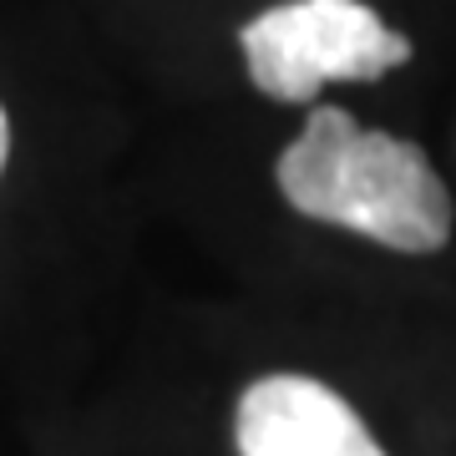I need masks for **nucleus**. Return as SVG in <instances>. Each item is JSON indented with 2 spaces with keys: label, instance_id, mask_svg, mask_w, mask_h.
<instances>
[{
  "label": "nucleus",
  "instance_id": "obj_1",
  "mask_svg": "<svg viewBox=\"0 0 456 456\" xmlns=\"http://www.w3.org/2000/svg\"><path fill=\"white\" fill-rule=\"evenodd\" d=\"M279 193L294 213L355 228L401 254H436L452 239L446 183L416 142L365 132L345 107H314L279 158Z\"/></svg>",
  "mask_w": 456,
  "mask_h": 456
},
{
  "label": "nucleus",
  "instance_id": "obj_2",
  "mask_svg": "<svg viewBox=\"0 0 456 456\" xmlns=\"http://www.w3.org/2000/svg\"><path fill=\"white\" fill-rule=\"evenodd\" d=\"M248 77L274 102H310L325 82H375L411 61V41L365 0H289L239 31Z\"/></svg>",
  "mask_w": 456,
  "mask_h": 456
},
{
  "label": "nucleus",
  "instance_id": "obj_3",
  "mask_svg": "<svg viewBox=\"0 0 456 456\" xmlns=\"http://www.w3.org/2000/svg\"><path fill=\"white\" fill-rule=\"evenodd\" d=\"M244 456H386L340 395L310 375H264L239 401Z\"/></svg>",
  "mask_w": 456,
  "mask_h": 456
},
{
  "label": "nucleus",
  "instance_id": "obj_4",
  "mask_svg": "<svg viewBox=\"0 0 456 456\" xmlns=\"http://www.w3.org/2000/svg\"><path fill=\"white\" fill-rule=\"evenodd\" d=\"M5 152H11V122H5V107H0V167H5Z\"/></svg>",
  "mask_w": 456,
  "mask_h": 456
}]
</instances>
